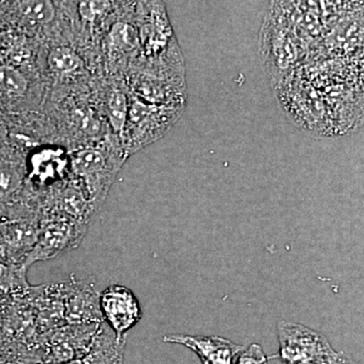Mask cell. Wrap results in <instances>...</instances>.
<instances>
[{
	"mask_svg": "<svg viewBox=\"0 0 364 364\" xmlns=\"http://www.w3.org/2000/svg\"><path fill=\"white\" fill-rule=\"evenodd\" d=\"M109 2L85 1L79 4V14L85 20L95 21L109 9Z\"/></svg>",
	"mask_w": 364,
	"mask_h": 364,
	"instance_id": "18",
	"label": "cell"
},
{
	"mask_svg": "<svg viewBox=\"0 0 364 364\" xmlns=\"http://www.w3.org/2000/svg\"><path fill=\"white\" fill-rule=\"evenodd\" d=\"M28 88L26 76L11 64L0 66V92L9 97H21Z\"/></svg>",
	"mask_w": 364,
	"mask_h": 364,
	"instance_id": "16",
	"label": "cell"
},
{
	"mask_svg": "<svg viewBox=\"0 0 364 364\" xmlns=\"http://www.w3.org/2000/svg\"><path fill=\"white\" fill-rule=\"evenodd\" d=\"M64 320L68 325L100 324V296L93 279H75L61 284Z\"/></svg>",
	"mask_w": 364,
	"mask_h": 364,
	"instance_id": "6",
	"label": "cell"
},
{
	"mask_svg": "<svg viewBox=\"0 0 364 364\" xmlns=\"http://www.w3.org/2000/svg\"><path fill=\"white\" fill-rule=\"evenodd\" d=\"M100 308L102 321L119 340H127V334L142 318L140 301L129 287L112 284L100 294Z\"/></svg>",
	"mask_w": 364,
	"mask_h": 364,
	"instance_id": "5",
	"label": "cell"
},
{
	"mask_svg": "<svg viewBox=\"0 0 364 364\" xmlns=\"http://www.w3.org/2000/svg\"><path fill=\"white\" fill-rule=\"evenodd\" d=\"M126 343L105 322L100 323L81 364H123Z\"/></svg>",
	"mask_w": 364,
	"mask_h": 364,
	"instance_id": "10",
	"label": "cell"
},
{
	"mask_svg": "<svg viewBox=\"0 0 364 364\" xmlns=\"http://www.w3.org/2000/svg\"><path fill=\"white\" fill-rule=\"evenodd\" d=\"M122 162L109 159L104 150L86 148L74 153L71 169L95 210L102 207L114 183Z\"/></svg>",
	"mask_w": 364,
	"mask_h": 364,
	"instance_id": "3",
	"label": "cell"
},
{
	"mask_svg": "<svg viewBox=\"0 0 364 364\" xmlns=\"http://www.w3.org/2000/svg\"><path fill=\"white\" fill-rule=\"evenodd\" d=\"M165 343L179 344L191 349L202 364H234L244 346L220 336L168 334L163 337Z\"/></svg>",
	"mask_w": 364,
	"mask_h": 364,
	"instance_id": "9",
	"label": "cell"
},
{
	"mask_svg": "<svg viewBox=\"0 0 364 364\" xmlns=\"http://www.w3.org/2000/svg\"><path fill=\"white\" fill-rule=\"evenodd\" d=\"M269 359L260 344L252 343L244 348L234 364H267Z\"/></svg>",
	"mask_w": 364,
	"mask_h": 364,
	"instance_id": "17",
	"label": "cell"
},
{
	"mask_svg": "<svg viewBox=\"0 0 364 364\" xmlns=\"http://www.w3.org/2000/svg\"><path fill=\"white\" fill-rule=\"evenodd\" d=\"M38 219H11L0 222V264L23 267L37 243Z\"/></svg>",
	"mask_w": 364,
	"mask_h": 364,
	"instance_id": "7",
	"label": "cell"
},
{
	"mask_svg": "<svg viewBox=\"0 0 364 364\" xmlns=\"http://www.w3.org/2000/svg\"><path fill=\"white\" fill-rule=\"evenodd\" d=\"M183 107L158 105L132 97L123 140L127 150L135 152L155 142L171 129Z\"/></svg>",
	"mask_w": 364,
	"mask_h": 364,
	"instance_id": "2",
	"label": "cell"
},
{
	"mask_svg": "<svg viewBox=\"0 0 364 364\" xmlns=\"http://www.w3.org/2000/svg\"><path fill=\"white\" fill-rule=\"evenodd\" d=\"M16 4L21 16L36 25H48L56 16V6L51 1H20Z\"/></svg>",
	"mask_w": 364,
	"mask_h": 364,
	"instance_id": "15",
	"label": "cell"
},
{
	"mask_svg": "<svg viewBox=\"0 0 364 364\" xmlns=\"http://www.w3.org/2000/svg\"><path fill=\"white\" fill-rule=\"evenodd\" d=\"M100 325H67L52 332L45 342L43 363L60 364L82 358Z\"/></svg>",
	"mask_w": 364,
	"mask_h": 364,
	"instance_id": "8",
	"label": "cell"
},
{
	"mask_svg": "<svg viewBox=\"0 0 364 364\" xmlns=\"http://www.w3.org/2000/svg\"><path fill=\"white\" fill-rule=\"evenodd\" d=\"M107 43L111 52L117 54H128L140 45V38L133 26L121 21L114 25L109 31Z\"/></svg>",
	"mask_w": 364,
	"mask_h": 364,
	"instance_id": "13",
	"label": "cell"
},
{
	"mask_svg": "<svg viewBox=\"0 0 364 364\" xmlns=\"http://www.w3.org/2000/svg\"><path fill=\"white\" fill-rule=\"evenodd\" d=\"M40 224L37 243L23 264L26 270L36 262L55 259L79 247L87 234L85 222L51 220Z\"/></svg>",
	"mask_w": 364,
	"mask_h": 364,
	"instance_id": "4",
	"label": "cell"
},
{
	"mask_svg": "<svg viewBox=\"0 0 364 364\" xmlns=\"http://www.w3.org/2000/svg\"><path fill=\"white\" fill-rule=\"evenodd\" d=\"M334 364H359L354 361L350 356L347 355L345 352H339L338 358L335 361Z\"/></svg>",
	"mask_w": 364,
	"mask_h": 364,
	"instance_id": "19",
	"label": "cell"
},
{
	"mask_svg": "<svg viewBox=\"0 0 364 364\" xmlns=\"http://www.w3.org/2000/svg\"><path fill=\"white\" fill-rule=\"evenodd\" d=\"M279 349L277 355L284 364H334L339 352L322 333L289 321L277 324Z\"/></svg>",
	"mask_w": 364,
	"mask_h": 364,
	"instance_id": "1",
	"label": "cell"
},
{
	"mask_svg": "<svg viewBox=\"0 0 364 364\" xmlns=\"http://www.w3.org/2000/svg\"><path fill=\"white\" fill-rule=\"evenodd\" d=\"M23 189V176L14 168H0V222L1 213L16 205Z\"/></svg>",
	"mask_w": 364,
	"mask_h": 364,
	"instance_id": "11",
	"label": "cell"
},
{
	"mask_svg": "<svg viewBox=\"0 0 364 364\" xmlns=\"http://www.w3.org/2000/svg\"><path fill=\"white\" fill-rule=\"evenodd\" d=\"M130 100L119 90H112L105 102V112L112 130L123 139L127 119H128Z\"/></svg>",
	"mask_w": 364,
	"mask_h": 364,
	"instance_id": "12",
	"label": "cell"
},
{
	"mask_svg": "<svg viewBox=\"0 0 364 364\" xmlns=\"http://www.w3.org/2000/svg\"><path fill=\"white\" fill-rule=\"evenodd\" d=\"M50 69L58 75H70L82 68V60L77 53L69 48H57L48 58Z\"/></svg>",
	"mask_w": 364,
	"mask_h": 364,
	"instance_id": "14",
	"label": "cell"
}]
</instances>
